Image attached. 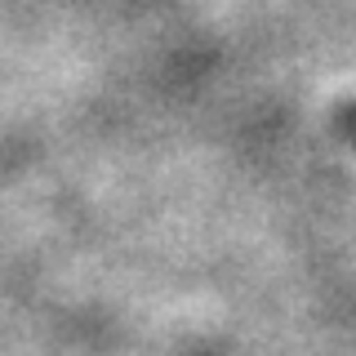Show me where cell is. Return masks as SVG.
Masks as SVG:
<instances>
[{
  "instance_id": "obj_1",
  "label": "cell",
  "mask_w": 356,
  "mask_h": 356,
  "mask_svg": "<svg viewBox=\"0 0 356 356\" xmlns=\"http://www.w3.org/2000/svg\"><path fill=\"white\" fill-rule=\"evenodd\" d=\"M339 129L356 143V103H343V107H339Z\"/></svg>"
}]
</instances>
